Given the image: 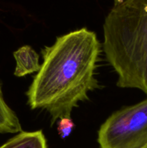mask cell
Returning a JSON list of instances; mask_svg holds the SVG:
<instances>
[{"instance_id":"obj_1","label":"cell","mask_w":147,"mask_h":148,"mask_svg":"<svg viewBox=\"0 0 147 148\" xmlns=\"http://www.w3.org/2000/svg\"><path fill=\"white\" fill-rule=\"evenodd\" d=\"M101 45L95 32L86 27L57 37L41 51L43 62L27 92L32 109L46 110L53 126L61 118H71L88 92L99 87L95 70Z\"/></svg>"},{"instance_id":"obj_2","label":"cell","mask_w":147,"mask_h":148,"mask_svg":"<svg viewBox=\"0 0 147 148\" xmlns=\"http://www.w3.org/2000/svg\"><path fill=\"white\" fill-rule=\"evenodd\" d=\"M102 48L118 75L117 85L147 95V0L113 6L103 24Z\"/></svg>"},{"instance_id":"obj_3","label":"cell","mask_w":147,"mask_h":148,"mask_svg":"<svg viewBox=\"0 0 147 148\" xmlns=\"http://www.w3.org/2000/svg\"><path fill=\"white\" fill-rule=\"evenodd\" d=\"M100 148H144L147 145V98L114 112L98 131Z\"/></svg>"},{"instance_id":"obj_4","label":"cell","mask_w":147,"mask_h":148,"mask_svg":"<svg viewBox=\"0 0 147 148\" xmlns=\"http://www.w3.org/2000/svg\"><path fill=\"white\" fill-rule=\"evenodd\" d=\"M16 66L14 75L16 77H24L38 72L40 64L39 55L30 46H23L14 52Z\"/></svg>"},{"instance_id":"obj_5","label":"cell","mask_w":147,"mask_h":148,"mask_svg":"<svg viewBox=\"0 0 147 148\" xmlns=\"http://www.w3.org/2000/svg\"><path fill=\"white\" fill-rule=\"evenodd\" d=\"M0 148H47V143L41 130L22 131L0 146Z\"/></svg>"},{"instance_id":"obj_6","label":"cell","mask_w":147,"mask_h":148,"mask_svg":"<svg viewBox=\"0 0 147 148\" xmlns=\"http://www.w3.org/2000/svg\"><path fill=\"white\" fill-rule=\"evenodd\" d=\"M21 132L20 120L4 101L0 83V134H14Z\"/></svg>"},{"instance_id":"obj_7","label":"cell","mask_w":147,"mask_h":148,"mask_svg":"<svg viewBox=\"0 0 147 148\" xmlns=\"http://www.w3.org/2000/svg\"><path fill=\"white\" fill-rule=\"evenodd\" d=\"M74 123L71 118H61L59 120L57 124V131L62 139L69 137L73 129L74 128Z\"/></svg>"},{"instance_id":"obj_8","label":"cell","mask_w":147,"mask_h":148,"mask_svg":"<svg viewBox=\"0 0 147 148\" xmlns=\"http://www.w3.org/2000/svg\"><path fill=\"white\" fill-rule=\"evenodd\" d=\"M113 1H114V6H116V5H118V4H120L121 3L125 1V0H113Z\"/></svg>"}]
</instances>
